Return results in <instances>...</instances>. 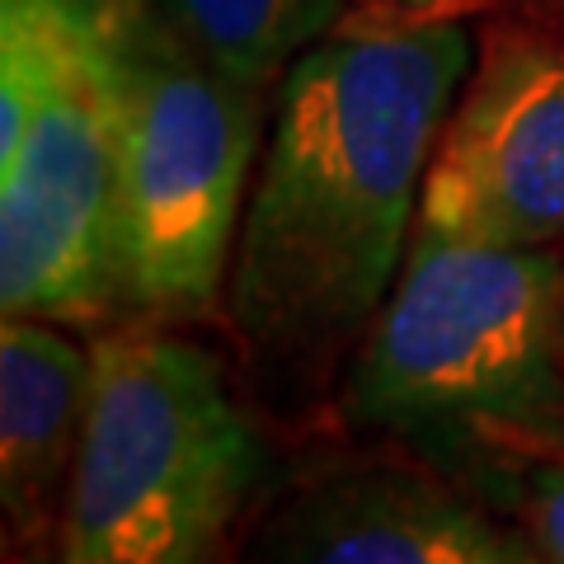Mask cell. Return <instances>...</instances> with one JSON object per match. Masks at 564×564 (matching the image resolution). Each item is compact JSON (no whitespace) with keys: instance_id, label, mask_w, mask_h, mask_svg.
Returning <instances> with one entry per match:
<instances>
[{"instance_id":"obj_3","label":"cell","mask_w":564,"mask_h":564,"mask_svg":"<svg viewBox=\"0 0 564 564\" xmlns=\"http://www.w3.org/2000/svg\"><path fill=\"white\" fill-rule=\"evenodd\" d=\"M95 386L47 564H236L263 437L221 352L122 321L90 344Z\"/></svg>"},{"instance_id":"obj_4","label":"cell","mask_w":564,"mask_h":564,"mask_svg":"<svg viewBox=\"0 0 564 564\" xmlns=\"http://www.w3.org/2000/svg\"><path fill=\"white\" fill-rule=\"evenodd\" d=\"M104 6L118 57V311L193 325L226 306L273 90L188 43L155 0Z\"/></svg>"},{"instance_id":"obj_1","label":"cell","mask_w":564,"mask_h":564,"mask_svg":"<svg viewBox=\"0 0 564 564\" xmlns=\"http://www.w3.org/2000/svg\"><path fill=\"white\" fill-rule=\"evenodd\" d=\"M470 66L466 20H348L278 80L221 306L273 410L325 395L372 329Z\"/></svg>"},{"instance_id":"obj_7","label":"cell","mask_w":564,"mask_h":564,"mask_svg":"<svg viewBox=\"0 0 564 564\" xmlns=\"http://www.w3.org/2000/svg\"><path fill=\"white\" fill-rule=\"evenodd\" d=\"M419 231L513 250L564 240V47L503 43L485 57L437 137Z\"/></svg>"},{"instance_id":"obj_11","label":"cell","mask_w":564,"mask_h":564,"mask_svg":"<svg viewBox=\"0 0 564 564\" xmlns=\"http://www.w3.org/2000/svg\"><path fill=\"white\" fill-rule=\"evenodd\" d=\"M358 6V20H386V24H414V20H462L475 0H348Z\"/></svg>"},{"instance_id":"obj_6","label":"cell","mask_w":564,"mask_h":564,"mask_svg":"<svg viewBox=\"0 0 564 564\" xmlns=\"http://www.w3.org/2000/svg\"><path fill=\"white\" fill-rule=\"evenodd\" d=\"M236 564H545L532 536L410 452L311 466L269 503Z\"/></svg>"},{"instance_id":"obj_9","label":"cell","mask_w":564,"mask_h":564,"mask_svg":"<svg viewBox=\"0 0 564 564\" xmlns=\"http://www.w3.org/2000/svg\"><path fill=\"white\" fill-rule=\"evenodd\" d=\"M155 10L226 70L278 90V80L348 24V0H155Z\"/></svg>"},{"instance_id":"obj_5","label":"cell","mask_w":564,"mask_h":564,"mask_svg":"<svg viewBox=\"0 0 564 564\" xmlns=\"http://www.w3.org/2000/svg\"><path fill=\"white\" fill-rule=\"evenodd\" d=\"M118 57L104 0H0V306L118 315Z\"/></svg>"},{"instance_id":"obj_10","label":"cell","mask_w":564,"mask_h":564,"mask_svg":"<svg viewBox=\"0 0 564 564\" xmlns=\"http://www.w3.org/2000/svg\"><path fill=\"white\" fill-rule=\"evenodd\" d=\"M489 503L532 536L545 564H564V452L518 466L489 494Z\"/></svg>"},{"instance_id":"obj_8","label":"cell","mask_w":564,"mask_h":564,"mask_svg":"<svg viewBox=\"0 0 564 564\" xmlns=\"http://www.w3.org/2000/svg\"><path fill=\"white\" fill-rule=\"evenodd\" d=\"M95 352L57 321L0 325V503L6 564H47L90 414Z\"/></svg>"},{"instance_id":"obj_2","label":"cell","mask_w":564,"mask_h":564,"mask_svg":"<svg viewBox=\"0 0 564 564\" xmlns=\"http://www.w3.org/2000/svg\"><path fill=\"white\" fill-rule=\"evenodd\" d=\"M352 433L470 494L564 452V259L414 226L391 296L339 377Z\"/></svg>"}]
</instances>
